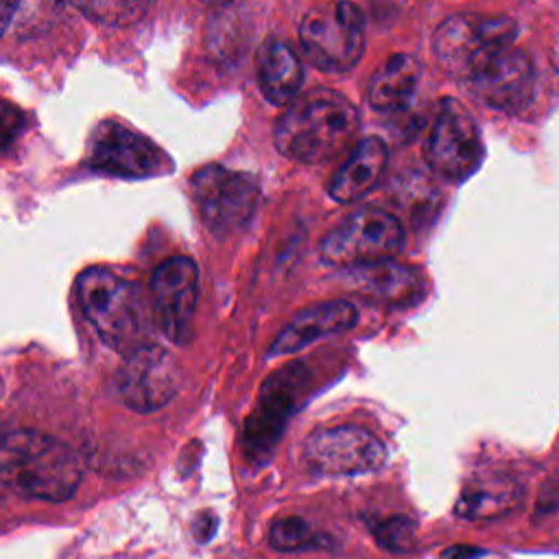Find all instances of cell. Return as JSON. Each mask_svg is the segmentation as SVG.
I'll return each mask as SVG.
<instances>
[{
  "label": "cell",
  "mask_w": 559,
  "mask_h": 559,
  "mask_svg": "<svg viewBox=\"0 0 559 559\" xmlns=\"http://www.w3.org/2000/svg\"><path fill=\"white\" fill-rule=\"evenodd\" d=\"M480 555L478 548L474 546H465V544H456V546H450L441 552L439 559H476Z\"/></svg>",
  "instance_id": "25"
},
{
  "label": "cell",
  "mask_w": 559,
  "mask_h": 559,
  "mask_svg": "<svg viewBox=\"0 0 559 559\" xmlns=\"http://www.w3.org/2000/svg\"><path fill=\"white\" fill-rule=\"evenodd\" d=\"M465 81L485 105L507 114H518L533 98L535 70L522 50L504 46L483 57Z\"/></svg>",
  "instance_id": "13"
},
{
  "label": "cell",
  "mask_w": 559,
  "mask_h": 559,
  "mask_svg": "<svg viewBox=\"0 0 559 559\" xmlns=\"http://www.w3.org/2000/svg\"><path fill=\"white\" fill-rule=\"evenodd\" d=\"M190 188L205 227L218 238L240 231L260 203V186L251 175L218 164L199 168Z\"/></svg>",
  "instance_id": "6"
},
{
  "label": "cell",
  "mask_w": 559,
  "mask_h": 559,
  "mask_svg": "<svg viewBox=\"0 0 559 559\" xmlns=\"http://www.w3.org/2000/svg\"><path fill=\"white\" fill-rule=\"evenodd\" d=\"M114 386L124 406L135 413H153L177 395L179 367L166 349L146 343L124 356Z\"/></svg>",
  "instance_id": "12"
},
{
  "label": "cell",
  "mask_w": 559,
  "mask_h": 559,
  "mask_svg": "<svg viewBox=\"0 0 559 559\" xmlns=\"http://www.w3.org/2000/svg\"><path fill=\"white\" fill-rule=\"evenodd\" d=\"M371 535L389 552H411L415 546V522L406 515H386L371 524Z\"/></svg>",
  "instance_id": "23"
},
{
  "label": "cell",
  "mask_w": 559,
  "mask_h": 559,
  "mask_svg": "<svg viewBox=\"0 0 559 559\" xmlns=\"http://www.w3.org/2000/svg\"><path fill=\"white\" fill-rule=\"evenodd\" d=\"M358 321V310L347 299H332L321 301L314 306L304 308L297 312L273 338L269 347V356H284L295 354L314 341H321L325 336L341 334L349 328H354Z\"/></svg>",
  "instance_id": "15"
},
{
  "label": "cell",
  "mask_w": 559,
  "mask_h": 559,
  "mask_svg": "<svg viewBox=\"0 0 559 559\" xmlns=\"http://www.w3.org/2000/svg\"><path fill=\"white\" fill-rule=\"evenodd\" d=\"M17 2H20V0H2V31L9 28L11 17H13L15 9H17Z\"/></svg>",
  "instance_id": "26"
},
{
  "label": "cell",
  "mask_w": 559,
  "mask_h": 559,
  "mask_svg": "<svg viewBox=\"0 0 559 559\" xmlns=\"http://www.w3.org/2000/svg\"><path fill=\"white\" fill-rule=\"evenodd\" d=\"M522 489L507 474H478L459 493L454 513L465 520H496L520 504Z\"/></svg>",
  "instance_id": "17"
},
{
  "label": "cell",
  "mask_w": 559,
  "mask_h": 559,
  "mask_svg": "<svg viewBox=\"0 0 559 559\" xmlns=\"http://www.w3.org/2000/svg\"><path fill=\"white\" fill-rule=\"evenodd\" d=\"M197 295L199 271L186 255L164 260L151 275V301L157 325L177 345H186L192 336Z\"/></svg>",
  "instance_id": "14"
},
{
  "label": "cell",
  "mask_w": 559,
  "mask_h": 559,
  "mask_svg": "<svg viewBox=\"0 0 559 559\" xmlns=\"http://www.w3.org/2000/svg\"><path fill=\"white\" fill-rule=\"evenodd\" d=\"M518 28L504 15L459 13L443 20L432 37V52L441 68L465 81L472 68L489 52L511 46Z\"/></svg>",
  "instance_id": "7"
},
{
  "label": "cell",
  "mask_w": 559,
  "mask_h": 559,
  "mask_svg": "<svg viewBox=\"0 0 559 559\" xmlns=\"http://www.w3.org/2000/svg\"><path fill=\"white\" fill-rule=\"evenodd\" d=\"M258 85L264 98L273 105H288L295 100L301 81L304 66L295 50L282 39H269L258 50Z\"/></svg>",
  "instance_id": "18"
},
{
  "label": "cell",
  "mask_w": 559,
  "mask_h": 559,
  "mask_svg": "<svg viewBox=\"0 0 559 559\" xmlns=\"http://www.w3.org/2000/svg\"><path fill=\"white\" fill-rule=\"evenodd\" d=\"M269 542L280 552H297L328 546V539L321 537L304 518L284 515L277 518L269 528Z\"/></svg>",
  "instance_id": "22"
},
{
  "label": "cell",
  "mask_w": 559,
  "mask_h": 559,
  "mask_svg": "<svg viewBox=\"0 0 559 559\" xmlns=\"http://www.w3.org/2000/svg\"><path fill=\"white\" fill-rule=\"evenodd\" d=\"M354 271L358 290L384 301H404L406 297H417L421 288V275L417 273V269L400 266L389 260Z\"/></svg>",
  "instance_id": "20"
},
{
  "label": "cell",
  "mask_w": 559,
  "mask_h": 559,
  "mask_svg": "<svg viewBox=\"0 0 559 559\" xmlns=\"http://www.w3.org/2000/svg\"><path fill=\"white\" fill-rule=\"evenodd\" d=\"M421 76V66L411 55L389 57L369 81V105L376 111L391 114L408 107Z\"/></svg>",
  "instance_id": "19"
},
{
  "label": "cell",
  "mask_w": 559,
  "mask_h": 559,
  "mask_svg": "<svg viewBox=\"0 0 559 559\" xmlns=\"http://www.w3.org/2000/svg\"><path fill=\"white\" fill-rule=\"evenodd\" d=\"M74 290L85 319L109 347L127 356L146 345V306L135 284L111 269L90 266Z\"/></svg>",
  "instance_id": "3"
},
{
  "label": "cell",
  "mask_w": 559,
  "mask_h": 559,
  "mask_svg": "<svg viewBox=\"0 0 559 559\" xmlns=\"http://www.w3.org/2000/svg\"><path fill=\"white\" fill-rule=\"evenodd\" d=\"M0 476L4 487L31 500L63 502L74 496L83 463L63 441L39 430H13L0 450Z\"/></svg>",
  "instance_id": "2"
},
{
  "label": "cell",
  "mask_w": 559,
  "mask_h": 559,
  "mask_svg": "<svg viewBox=\"0 0 559 559\" xmlns=\"http://www.w3.org/2000/svg\"><path fill=\"white\" fill-rule=\"evenodd\" d=\"M103 26H131L140 22L153 0H59Z\"/></svg>",
  "instance_id": "21"
},
{
  "label": "cell",
  "mask_w": 559,
  "mask_h": 559,
  "mask_svg": "<svg viewBox=\"0 0 559 559\" xmlns=\"http://www.w3.org/2000/svg\"><path fill=\"white\" fill-rule=\"evenodd\" d=\"M404 247V229L382 207H360L321 240V258L332 266L360 269L391 260Z\"/></svg>",
  "instance_id": "5"
},
{
  "label": "cell",
  "mask_w": 559,
  "mask_h": 559,
  "mask_svg": "<svg viewBox=\"0 0 559 559\" xmlns=\"http://www.w3.org/2000/svg\"><path fill=\"white\" fill-rule=\"evenodd\" d=\"M384 461V443L354 424L317 428L304 443V463L317 476H358L380 469Z\"/></svg>",
  "instance_id": "8"
},
{
  "label": "cell",
  "mask_w": 559,
  "mask_h": 559,
  "mask_svg": "<svg viewBox=\"0 0 559 559\" xmlns=\"http://www.w3.org/2000/svg\"><path fill=\"white\" fill-rule=\"evenodd\" d=\"M299 39L319 70L347 72L356 68L365 50L362 13L347 0L321 2L301 17Z\"/></svg>",
  "instance_id": "4"
},
{
  "label": "cell",
  "mask_w": 559,
  "mask_h": 559,
  "mask_svg": "<svg viewBox=\"0 0 559 559\" xmlns=\"http://www.w3.org/2000/svg\"><path fill=\"white\" fill-rule=\"evenodd\" d=\"M306 382L308 373L299 362L286 365L262 382L258 406L242 426V448L249 459L262 463L273 452Z\"/></svg>",
  "instance_id": "10"
},
{
  "label": "cell",
  "mask_w": 559,
  "mask_h": 559,
  "mask_svg": "<svg viewBox=\"0 0 559 559\" xmlns=\"http://www.w3.org/2000/svg\"><path fill=\"white\" fill-rule=\"evenodd\" d=\"M424 155L428 166L450 181H463L476 173L485 148L480 129L465 107L454 100L443 103L428 133Z\"/></svg>",
  "instance_id": "11"
},
{
  "label": "cell",
  "mask_w": 559,
  "mask_h": 559,
  "mask_svg": "<svg viewBox=\"0 0 559 559\" xmlns=\"http://www.w3.org/2000/svg\"><path fill=\"white\" fill-rule=\"evenodd\" d=\"M87 166L111 177L148 179L170 173L173 159L146 135L105 120L90 135Z\"/></svg>",
  "instance_id": "9"
},
{
  "label": "cell",
  "mask_w": 559,
  "mask_h": 559,
  "mask_svg": "<svg viewBox=\"0 0 559 559\" xmlns=\"http://www.w3.org/2000/svg\"><path fill=\"white\" fill-rule=\"evenodd\" d=\"M360 127L358 109L334 90H312L277 118L275 148L301 164H323L343 153Z\"/></svg>",
  "instance_id": "1"
},
{
  "label": "cell",
  "mask_w": 559,
  "mask_h": 559,
  "mask_svg": "<svg viewBox=\"0 0 559 559\" xmlns=\"http://www.w3.org/2000/svg\"><path fill=\"white\" fill-rule=\"evenodd\" d=\"M389 164V151L382 138H362L330 181V197L338 203H352L371 192Z\"/></svg>",
  "instance_id": "16"
},
{
  "label": "cell",
  "mask_w": 559,
  "mask_h": 559,
  "mask_svg": "<svg viewBox=\"0 0 559 559\" xmlns=\"http://www.w3.org/2000/svg\"><path fill=\"white\" fill-rule=\"evenodd\" d=\"M216 524H218V520L212 511H201V513H197V518L192 522V533L199 542H207L214 535Z\"/></svg>",
  "instance_id": "24"
},
{
  "label": "cell",
  "mask_w": 559,
  "mask_h": 559,
  "mask_svg": "<svg viewBox=\"0 0 559 559\" xmlns=\"http://www.w3.org/2000/svg\"><path fill=\"white\" fill-rule=\"evenodd\" d=\"M201 2H227V0H201Z\"/></svg>",
  "instance_id": "27"
}]
</instances>
